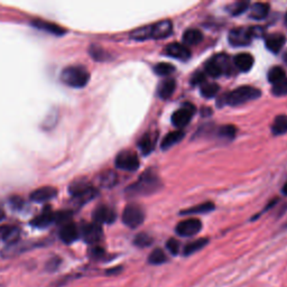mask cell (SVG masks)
Wrapping results in <instances>:
<instances>
[{
  "instance_id": "obj_44",
  "label": "cell",
  "mask_w": 287,
  "mask_h": 287,
  "mask_svg": "<svg viewBox=\"0 0 287 287\" xmlns=\"http://www.w3.org/2000/svg\"><path fill=\"white\" fill-rule=\"evenodd\" d=\"M4 218H5V213H4V211L0 209V221H2Z\"/></svg>"
},
{
  "instance_id": "obj_22",
  "label": "cell",
  "mask_w": 287,
  "mask_h": 287,
  "mask_svg": "<svg viewBox=\"0 0 287 287\" xmlns=\"http://www.w3.org/2000/svg\"><path fill=\"white\" fill-rule=\"evenodd\" d=\"M176 88V82L173 79H166L164 81H162L158 85L157 93L158 97L162 99H168L169 97H172V94L175 91Z\"/></svg>"
},
{
  "instance_id": "obj_21",
  "label": "cell",
  "mask_w": 287,
  "mask_h": 287,
  "mask_svg": "<svg viewBox=\"0 0 287 287\" xmlns=\"http://www.w3.org/2000/svg\"><path fill=\"white\" fill-rule=\"evenodd\" d=\"M32 25L37 29H41V31H45L47 33H51L54 35H63L65 33L64 29L62 27L58 26L53 23H48L42 21V19H35V21L32 22Z\"/></svg>"
},
{
  "instance_id": "obj_25",
  "label": "cell",
  "mask_w": 287,
  "mask_h": 287,
  "mask_svg": "<svg viewBox=\"0 0 287 287\" xmlns=\"http://www.w3.org/2000/svg\"><path fill=\"white\" fill-rule=\"evenodd\" d=\"M271 133L275 136H280L287 133V116H277L274 120L273 126H271Z\"/></svg>"
},
{
  "instance_id": "obj_43",
  "label": "cell",
  "mask_w": 287,
  "mask_h": 287,
  "mask_svg": "<svg viewBox=\"0 0 287 287\" xmlns=\"http://www.w3.org/2000/svg\"><path fill=\"white\" fill-rule=\"evenodd\" d=\"M281 191H283V193H284V194H286V195H287V182H286V183H285V185L283 186V190H281Z\"/></svg>"
},
{
  "instance_id": "obj_23",
  "label": "cell",
  "mask_w": 287,
  "mask_h": 287,
  "mask_svg": "<svg viewBox=\"0 0 287 287\" xmlns=\"http://www.w3.org/2000/svg\"><path fill=\"white\" fill-rule=\"evenodd\" d=\"M184 133L182 130H176V132H172L169 133L167 136H165L163 142H162V149L166 150L170 147H173L174 145L179 144L181 140L184 138Z\"/></svg>"
},
{
  "instance_id": "obj_11",
  "label": "cell",
  "mask_w": 287,
  "mask_h": 287,
  "mask_svg": "<svg viewBox=\"0 0 287 287\" xmlns=\"http://www.w3.org/2000/svg\"><path fill=\"white\" fill-rule=\"evenodd\" d=\"M150 39H163L168 37L173 33V24L170 21H160L153 25H149Z\"/></svg>"
},
{
  "instance_id": "obj_19",
  "label": "cell",
  "mask_w": 287,
  "mask_h": 287,
  "mask_svg": "<svg viewBox=\"0 0 287 287\" xmlns=\"http://www.w3.org/2000/svg\"><path fill=\"white\" fill-rule=\"evenodd\" d=\"M286 42V39L284 37V35L281 34H271L269 36H267L266 38V47L268 48V51L273 53H278L280 52V49L283 48L284 44Z\"/></svg>"
},
{
  "instance_id": "obj_30",
  "label": "cell",
  "mask_w": 287,
  "mask_h": 287,
  "mask_svg": "<svg viewBox=\"0 0 287 287\" xmlns=\"http://www.w3.org/2000/svg\"><path fill=\"white\" fill-rule=\"evenodd\" d=\"M219 90V85L214 82L204 83L202 87H201V94H202L204 98H213L218 94Z\"/></svg>"
},
{
  "instance_id": "obj_36",
  "label": "cell",
  "mask_w": 287,
  "mask_h": 287,
  "mask_svg": "<svg viewBox=\"0 0 287 287\" xmlns=\"http://www.w3.org/2000/svg\"><path fill=\"white\" fill-rule=\"evenodd\" d=\"M247 9H249V3L248 2H237L234 5H231L229 7L230 13L234 15V16H238L245 13Z\"/></svg>"
},
{
  "instance_id": "obj_5",
  "label": "cell",
  "mask_w": 287,
  "mask_h": 287,
  "mask_svg": "<svg viewBox=\"0 0 287 287\" xmlns=\"http://www.w3.org/2000/svg\"><path fill=\"white\" fill-rule=\"evenodd\" d=\"M145 212L137 204H128L123 212V222L129 228H137L144 222Z\"/></svg>"
},
{
  "instance_id": "obj_46",
  "label": "cell",
  "mask_w": 287,
  "mask_h": 287,
  "mask_svg": "<svg viewBox=\"0 0 287 287\" xmlns=\"http://www.w3.org/2000/svg\"><path fill=\"white\" fill-rule=\"evenodd\" d=\"M285 25H286V27H287V13L285 15Z\"/></svg>"
},
{
  "instance_id": "obj_13",
  "label": "cell",
  "mask_w": 287,
  "mask_h": 287,
  "mask_svg": "<svg viewBox=\"0 0 287 287\" xmlns=\"http://www.w3.org/2000/svg\"><path fill=\"white\" fill-rule=\"evenodd\" d=\"M116 218H117V214H116L114 210L105 205L98 206L93 212V220L98 224L112 223L114 222Z\"/></svg>"
},
{
  "instance_id": "obj_41",
  "label": "cell",
  "mask_w": 287,
  "mask_h": 287,
  "mask_svg": "<svg viewBox=\"0 0 287 287\" xmlns=\"http://www.w3.org/2000/svg\"><path fill=\"white\" fill-rule=\"evenodd\" d=\"M205 81V75L203 73H196L192 78V84H200Z\"/></svg>"
},
{
  "instance_id": "obj_31",
  "label": "cell",
  "mask_w": 287,
  "mask_h": 287,
  "mask_svg": "<svg viewBox=\"0 0 287 287\" xmlns=\"http://www.w3.org/2000/svg\"><path fill=\"white\" fill-rule=\"evenodd\" d=\"M3 238L9 245L16 244L18 238H19V230L17 228H15V226L7 228L3 233Z\"/></svg>"
},
{
  "instance_id": "obj_34",
  "label": "cell",
  "mask_w": 287,
  "mask_h": 287,
  "mask_svg": "<svg viewBox=\"0 0 287 287\" xmlns=\"http://www.w3.org/2000/svg\"><path fill=\"white\" fill-rule=\"evenodd\" d=\"M237 133V129L234 127V126L231 125H225L223 127H221L219 129V137L221 138H224L226 140H230V139H234L235 136Z\"/></svg>"
},
{
  "instance_id": "obj_9",
  "label": "cell",
  "mask_w": 287,
  "mask_h": 287,
  "mask_svg": "<svg viewBox=\"0 0 287 287\" xmlns=\"http://www.w3.org/2000/svg\"><path fill=\"white\" fill-rule=\"evenodd\" d=\"M70 193H71L73 196H75L77 199L80 200H84V201H89L93 199L97 192L95 190L92 188L91 185L82 182V181H79V182H75L73 184L70 185Z\"/></svg>"
},
{
  "instance_id": "obj_26",
  "label": "cell",
  "mask_w": 287,
  "mask_h": 287,
  "mask_svg": "<svg viewBox=\"0 0 287 287\" xmlns=\"http://www.w3.org/2000/svg\"><path fill=\"white\" fill-rule=\"evenodd\" d=\"M209 243V239H206V238H202V239H198V240H195L193 241V243H190L185 246V248H184V255L185 256H190V255H192L194 253H196V251H199L203 248V247H205L206 245H208Z\"/></svg>"
},
{
  "instance_id": "obj_6",
  "label": "cell",
  "mask_w": 287,
  "mask_h": 287,
  "mask_svg": "<svg viewBox=\"0 0 287 287\" xmlns=\"http://www.w3.org/2000/svg\"><path fill=\"white\" fill-rule=\"evenodd\" d=\"M116 166L119 169L127 170V172H135L139 168L138 156L129 150L120 152L116 157Z\"/></svg>"
},
{
  "instance_id": "obj_10",
  "label": "cell",
  "mask_w": 287,
  "mask_h": 287,
  "mask_svg": "<svg viewBox=\"0 0 287 287\" xmlns=\"http://www.w3.org/2000/svg\"><path fill=\"white\" fill-rule=\"evenodd\" d=\"M202 229V223L199 219L190 218L182 222H180L176 226V233L181 237H192L199 234Z\"/></svg>"
},
{
  "instance_id": "obj_24",
  "label": "cell",
  "mask_w": 287,
  "mask_h": 287,
  "mask_svg": "<svg viewBox=\"0 0 287 287\" xmlns=\"http://www.w3.org/2000/svg\"><path fill=\"white\" fill-rule=\"evenodd\" d=\"M203 39V35L201 33L199 29L195 28H191L185 31V33L183 34V42L186 45H198Z\"/></svg>"
},
{
  "instance_id": "obj_45",
  "label": "cell",
  "mask_w": 287,
  "mask_h": 287,
  "mask_svg": "<svg viewBox=\"0 0 287 287\" xmlns=\"http://www.w3.org/2000/svg\"><path fill=\"white\" fill-rule=\"evenodd\" d=\"M283 59H284V61H285V63L287 64V51H285V53H284V56H283Z\"/></svg>"
},
{
  "instance_id": "obj_39",
  "label": "cell",
  "mask_w": 287,
  "mask_h": 287,
  "mask_svg": "<svg viewBox=\"0 0 287 287\" xmlns=\"http://www.w3.org/2000/svg\"><path fill=\"white\" fill-rule=\"evenodd\" d=\"M90 54H91V56L97 60V61H105L107 60V53H105L101 47L99 46H91L90 48Z\"/></svg>"
},
{
  "instance_id": "obj_35",
  "label": "cell",
  "mask_w": 287,
  "mask_h": 287,
  "mask_svg": "<svg viewBox=\"0 0 287 287\" xmlns=\"http://www.w3.org/2000/svg\"><path fill=\"white\" fill-rule=\"evenodd\" d=\"M134 244L137 247H140V248H145V247H148L153 244V238L147 234H139L136 236Z\"/></svg>"
},
{
  "instance_id": "obj_8",
  "label": "cell",
  "mask_w": 287,
  "mask_h": 287,
  "mask_svg": "<svg viewBox=\"0 0 287 287\" xmlns=\"http://www.w3.org/2000/svg\"><path fill=\"white\" fill-rule=\"evenodd\" d=\"M254 35L251 28L239 27L235 28L229 33V42L233 46H247L253 41Z\"/></svg>"
},
{
  "instance_id": "obj_18",
  "label": "cell",
  "mask_w": 287,
  "mask_h": 287,
  "mask_svg": "<svg viewBox=\"0 0 287 287\" xmlns=\"http://www.w3.org/2000/svg\"><path fill=\"white\" fill-rule=\"evenodd\" d=\"M55 222V213L52 212L51 209H44L43 212L36 216L32 221V225L36 226V228H46L49 224Z\"/></svg>"
},
{
  "instance_id": "obj_4",
  "label": "cell",
  "mask_w": 287,
  "mask_h": 287,
  "mask_svg": "<svg viewBox=\"0 0 287 287\" xmlns=\"http://www.w3.org/2000/svg\"><path fill=\"white\" fill-rule=\"evenodd\" d=\"M231 69L229 58L225 54H216L206 62L204 70L208 75L212 78H219L224 73H229Z\"/></svg>"
},
{
  "instance_id": "obj_29",
  "label": "cell",
  "mask_w": 287,
  "mask_h": 287,
  "mask_svg": "<svg viewBox=\"0 0 287 287\" xmlns=\"http://www.w3.org/2000/svg\"><path fill=\"white\" fill-rule=\"evenodd\" d=\"M214 209V204L212 202H205L202 204H199L193 208H190L189 210L183 211V214H194V213H208L210 211Z\"/></svg>"
},
{
  "instance_id": "obj_37",
  "label": "cell",
  "mask_w": 287,
  "mask_h": 287,
  "mask_svg": "<svg viewBox=\"0 0 287 287\" xmlns=\"http://www.w3.org/2000/svg\"><path fill=\"white\" fill-rule=\"evenodd\" d=\"M100 182H101L102 186L105 188H111L117 182V175L113 172H107L101 175V179H100Z\"/></svg>"
},
{
  "instance_id": "obj_2",
  "label": "cell",
  "mask_w": 287,
  "mask_h": 287,
  "mask_svg": "<svg viewBox=\"0 0 287 287\" xmlns=\"http://www.w3.org/2000/svg\"><path fill=\"white\" fill-rule=\"evenodd\" d=\"M160 180L155 173L147 170L145 172L138 181L128 188V192L132 194H139V195H149L156 192L160 188Z\"/></svg>"
},
{
  "instance_id": "obj_1",
  "label": "cell",
  "mask_w": 287,
  "mask_h": 287,
  "mask_svg": "<svg viewBox=\"0 0 287 287\" xmlns=\"http://www.w3.org/2000/svg\"><path fill=\"white\" fill-rule=\"evenodd\" d=\"M261 95L260 90L256 89L254 87H249V85H244V87H239L235 89L234 91L229 93H225L220 99L218 104L220 105H240L246 102L253 101V100L258 99Z\"/></svg>"
},
{
  "instance_id": "obj_42",
  "label": "cell",
  "mask_w": 287,
  "mask_h": 287,
  "mask_svg": "<svg viewBox=\"0 0 287 287\" xmlns=\"http://www.w3.org/2000/svg\"><path fill=\"white\" fill-rule=\"evenodd\" d=\"M93 256L94 257H97V258H99V257H101V256H103V254H104V251L101 249V248H95V249H93Z\"/></svg>"
},
{
  "instance_id": "obj_14",
  "label": "cell",
  "mask_w": 287,
  "mask_h": 287,
  "mask_svg": "<svg viewBox=\"0 0 287 287\" xmlns=\"http://www.w3.org/2000/svg\"><path fill=\"white\" fill-rule=\"evenodd\" d=\"M165 54L169 58L178 59L181 61H186L191 58V51L188 46L180 43H172L165 48Z\"/></svg>"
},
{
  "instance_id": "obj_12",
  "label": "cell",
  "mask_w": 287,
  "mask_h": 287,
  "mask_svg": "<svg viewBox=\"0 0 287 287\" xmlns=\"http://www.w3.org/2000/svg\"><path fill=\"white\" fill-rule=\"evenodd\" d=\"M80 235L82 236L83 240L88 244H95L102 238V228L101 225L98 223H87L84 224L81 230H80Z\"/></svg>"
},
{
  "instance_id": "obj_28",
  "label": "cell",
  "mask_w": 287,
  "mask_h": 287,
  "mask_svg": "<svg viewBox=\"0 0 287 287\" xmlns=\"http://www.w3.org/2000/svg\"><path fill=\"white\" fill-rule=\"evenodd\" d=\"M267 78H268V81L270 83L276 84V83L280 82L281 80H284L286 78V74H285V71H284L283 68L274 67V68H271L268 71V74H267Z\"/></svg>"
},
{
  "instance_id": "obj_17",
  "label": "cell",
  "mask_w": 287,
  "mask_h": 287,
  "mask_svg": "<svg viewBox=\"0 0 287 287\" xmlns=\"http://www.w3.org/2000/svg\"><path fill=\"white\" fill-rule=\"evenodd\" d=\"M234 63L236 65V68L239 70L241 72H248L251 70V68L254 67L255 59L251 54L249 53H240L238 55H236L234 59Z\"/></svg>"
},
{
  "instance_id": "obj_15",
  "label": "cell",
  "mask_w": 287,
  "mask_h": 287,
  "mask_svg": "<svg viewBox=\"0 0 287 287\" xmlns=\"http://www.w3.org/2000/svg\"><path fill=\"white\" fill-rule=\"evenodd\" d=\"M58 195V190L52 186H44V188H39L31 194V200L34 202L43 203L54 199Z\"/></svg>"
},
{
  "instance_id": "obj_33",
  "label": "cell",
  "mask_w": 287,
  "mask_h": 287,
  "mask_svg": "<svg viewBox=\"0 0 287 287\" xmlns=\"http://www.w3.org/2000/svg\"><path fill=\"white\" fill-rule=\"evenodd\" d=\"M166 261V255L162 249H155L148 257V263L152 265H160Z\"/></svg>"
},
{
  "instance_id": "obj_20",
  "label": "cell",
  "mask_w": 287,
  "mask_h": 287,
  "mask_svg": "<svg viewBox=\"0 0 287 287\" xmlns=\"http://www.w3.org/2000/svg\"><path fill=\"white\" fill-rule=\"evenodd\" d=\"M269 5L266 3H256L249 8V17L256 21H260L269 14Z\"/></svg>"
},
{
  "instance_id": "obj_7",
  "label": "cell",
  "mask_w": 287,
  "mask_h": 287,
  "mask_svg": "<svg viewBox=\"0 0 287 287\" xmlns=\"http://www.w3.org/2000/svg\"><path fill=\"white\" fill-rule=\"evenodd\" d=\"M194 112H195L194 105L191 103H185L182 108L176 110V111L173 113L172 124L179 129L184 128L190 124Z\"/></svg>"
},
{
  "instance_id": "obj_38",
  "label": "cell",
  "mask_w": 287,
  "mask_h": 287,
  "mask_svg": "<svg viewBox=\"0 0 287 287\" xmlns=\"http://www.w3.org/2000/svg\"><path fill=\"white\" fill-rule=\"evenodd\" d=\"M273 94L277 95V97H283V95H287V78L281 80L280 82L274 84L273 89H271Z\"/></svg>"
},
{
  "instance_id": "obj_3",
  "label": "cell",
  "mask_w": 287,
  "mask_h": 287,
  "mask_svg": "<svg viewBox=\"0 0 287 287\" xmlns=\"http://www.w3.org/2000/svg\"><path fill=\"white\" fill-rule=\"evenodd\" d=\"M61 80L64 84L69 85L72 88H83L88 84L90 80V74L87 71V69L83 67H73L65 68L61 73Z\"/></svg>"
},
{
  "instance_id": "obj_27",
  "label": "cell",
  "mask_w": 287,
  "mask_h": 287,
  "mask_svg": "<svg viewBox=\"0 0 287 287\" xmlns=\"http://www.w3.org/2000/svg\"><path fill=\"white\" fill-rule=\"evenodd\" d=\"M138 147L144 155H149L154 149V140L149 134H145L138 142Z\"/></svg>"
},
{
  "instance_id": "obj_32",
  "label": "cell",
  "mask_w": 287,
  "mask_h": 287,
  "mask_svg": "<svg viewBox=\"0 0 287 287\" xmlns=\"http://www.w3.org/2000/svg\"><path fill=\"white\" fill-rule=\"evenodd\" d=\"M175 71V67L169 63H158L154 67V72L160 77H167Z\"/></svg>"
},
{
  "instance_id": "obj_16",
  "label": "cell",
  "mask_w": 287,
  "mask_h": 287,
  "mask_svg": "<svg viewBox=\"0 0 287 287\" xmlns=\"http://www.w3.org/2000/svg\"><path fill=\"white\" fill-rule=\"evenodd\" d=\"M80 237V230L74 223H65L60 230V238L65 244H72Z\"/></svg>"
},
{
  "instance_id": "obj_40",
  "label": "cell",
  "mask_w": 287,
  "mask_h": 287,
  "mask_svg": "<svg viewBox=\"0 0 287 287\" xmlns=\"http://www.w3.org/2000/svg\"><path fill=\"white\" fill-rule=\"evenodd\" d=\"M166 248L168 249V251L172 255H178L180 251V243L175 239H169L166 244Z\"/></svg>"
}]
</instances>
